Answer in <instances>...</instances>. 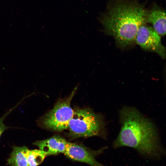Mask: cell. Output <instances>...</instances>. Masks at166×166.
Instances as JSON below:
<instances>
[{
	"label": "cell",
	"mask_w": 166,
	"mask_h": 166,
	"mask_svg": "<svg viewBox=\"0 0 166 166\" xmlns=\"http://www.w3.org/2000/svg\"><path fill=\"white\" fill-rule=\"evenodd\" d=\"M119 115L121 128L113 142L114 148H132L141 156L154 160L165 155L157 128L151 121L133 107H123Z\"/></svg>",
	"instance_id": "obj_1"
},
{
	"label": "cell",
	"mask_w": 166,
	"mask_h": 166,
	"mask_svg": "<svg viewBox=\"0 0 166 166\" xmlns=\"http://www.w3.org/2000/svg\"><path fill=\"white\" fill-rule=\"evenodd\" d=\"M147 14L138 5L121 3L111 10L102 22L106 32L124 49L135 42L139 28L147 22Z\"/></svg>",
	"instance_id": "obj_2"
},
{
	"label": "cell",
	"mask_w": 166,
	"mask_h": 166,
	"mask_svg": "<svg viewBox=\"0 0 166 166\" xmlns=\"http://www.w3.org/2000/svg\"><path fill=\"white\" fill-rule=\"evenodd\" d=\"M73 110L68 127L73 138L96 136L107 139L106 123L102 115L89 108H76Z\"/></svg>",
	"instance_id": "obj_3"
},
{
	"label": "cell",
	"mask_w": 166,
	"mask_h": 166,
	"mask_svg": "<svg viewBox=\"0 0 166 166\" xmlns=\"http://www.w3.org/2000/svg\"><path fill=\"white\" fill-rule=\"evenodd\" d=\"M75 88L68 97L60 100L53 108L38 121V124L42 127L54 131L61 132L68 128L74 110L70 103L75 94Z\"/></svg>",
	"instance_id": "obj_4"
},
{
	"label": "cell",
	"mask_w": 166,
	"mask_h": 166,
	"mask_svg": "<svg viewBox=\"0 0 166 166\" xmlns=\"http://www.w3.org/2000/svg\"><path fill=\"white\" fill-rule=\"evenodd\" d=\"M135 42L144 50L155 53L162 59L166 57V49L161 43L160 35L153 28L144 25L137 31Z\"/></svg>",
	"instance_id": "obj_5"
},
{
	"label": "cell",
	"mask_w": 166,
	"mask_h": 166,
	"mask_svg": "<svg viewBox=\"0 0 166 166\" xmlns=\"http://www.w3.org/2000/svg\"><path fill=\"white\" fill-rule=\"evenodd\" d=\"M107 148L105 146L93 150L82 144L67 141L64 153L68 158L73 161L84 163L91 166H105L97 162L96 158Z\"/></svg>",
	"instance_id": "obj_6"
},
{
	"label": "cell",
	"mask_w": 166,
	"mask_h": 166,
	"mask_svg": "<svg viewBox=\"0 0 166 166\" xmlns=\"http://www.w3.org/2000/svg\"><path fill=\"white\" fill-rule=\"evenodd\" d=\"M67 142L63 137L56 135L45 140L36 141L33 144L47 152L49 155H53L59 153H64Z\"/></svg>",
	"instance_id": "obj_7"
},
{
	"label": "cell",
	"mask_w": 166,
	"mask_h": 166,
	"mask_svg": "<svg viewBox=\"0 0 166 166\" xmlns=\"http://www.w3.org/2000/svg\"><path fill=\"white\" fill-rule=\"evenodd\" d=\"M147 22L150 23L155 30L160 36H164L166 34V14L160 10L152 11L147 16Z\"/></svg>",
	"instance_id": "obj_8"
},
{
	"label": "cell",
	"mask_w": 166,
	"mask_h": 166,
	"mask_svg": "<svg viewBox=\"0 0 166 166\" xmlns=\"http://www.w3.org/2000/svg\"><path fill=\"white\" fill-rule=\"evenodd\" d=\"M12 148L6 164L10 166H28L27 158L28 148L26 146H14Z\"/></svg>",
	"instance_id": "obj_9"
},
{
	"label": "cell",
	"mask_w": 166,
	"mask_h": 166,
	"mask_svg": "<svg viewBox=\"0 0 166 166\" xmlns=\"http://www.w3.org/2000/svg\"><path fill=\"white\" fill-rule=\"evenodd\" d=\"M49 154L40 149L29 150L27 153L28 166H37L41 164Z\"/></svg>",
	"instance_id": "obj_10"
},
{
	"label": "cell",
	"mask_w": 166,
	"mask_h": 166,
	"mask_svg": "<svg viewBox=\"0 0 166 166\" xmlns=\"http://www.w3.org/2000/svg\"><path fill=\"white\" fill-rule=\"evenodd\" d=\"M13 109L10 110L8 113H6L4 116L0 118V138L2 133L5 131L9 128V127L5 126L3 123L4 120L7 115Z\"/></svg>",
	"instance_id": "obj_11"
}]
</instances>
